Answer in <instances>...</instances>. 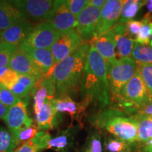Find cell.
<instances>
[{
  "mask_svg": "<svg viewBox=\"0 0 152 152\" xmlns=\"http://www.w3.org/2000/svg\"><path fill=\"white\" fill-rule=\"evenodd\" d=\"M80 93L82 99H88L91 103L98 106L100 110L111 104L106 61L91 46L87 56Z\"/></svg>",
  "mask_w": 152,
  "mask_h": 152,
  "instance_id": "1",
  "label": "cell"
},
{
  "mask_svg": "<svg viewBox=\"0 0 152 152\" xmlns=\"http://www.w3.org/2000/svg\"><path fill=\"white\" fill-rule=\"evenodd\" d=\"M90 45L83 42L69 56L58 63L47 75H51L56 85V97L75 95L80 90L87 56Z\"/></svg>",
  "mask_w": 152,
  "mask_h": 152,
  "instance_id": "2",
  "label": "cell"
},
{
  "mask_svg": "<svg viewBox=\"0 0 152 152\" xmlns=\"http://www.w3.org/2000/svg\"><path fill=\"white\" fill-rule=\"evenodd\" d=\"M89 122L96 130H106L113 137L130 145L137 142V120L115 107L100 110L89 118Z\"/></svg>",
  "mask_w": 152,
  "mask_h": 152,
  "instance_id": "3",
  "label": "cell"
},
{
  "mask_svg": "<svg viewBox=\"0 0 152 152\" xmlns=\"http://www.w3.org/2000/svg\"><path fill=\"white\" fill-rule=\"evenodd\" d=\"M107 78L111 99L121 96L125 85L138 69V64L132 58H124L106 62Z\"/></svg>",
  "mask_w": 152,
  "mask_h": 152,
  "instance_id": "4",
  "label": "cell"
},
{
  "mask_svg": "<svg viewBox=\"0 0 152 152\" xmlns=\"http://www.w3.org/2000/svg\"><path fill=\"white\" fill-rule=\"evenodd\" d=\"M30 21L47 22L52 18L61 1L54 0H16L10 1Z\"/></svg>",
  "mask_w": 152,
  "mask_h": 152,
  "instance_id": "5",
  "label": "cell"
},
{
  "mask_svg": "<svg viewBox=\"0 0 152 152\" xmlns=\"http://www.w3.org/2000/svg\"><path fill=\"white\" fill-rule=\"evenodd\" d=\"M61 34L49 21L39 23L30 34L24 44L39 49H50L58 40Z\"/></svg>",
  "mask_w": 152,
  "mask_h": 152,
  "instance_id": "6",
  "label": "cell"
},
{
  "mask_svg": "<svg viewBox=\"0 0 152 152\" xmlns=\"http://www.w3.org/2000/svg\"><path fill=\"white\" fill-rule=\"evenodd\" d=\"M121 96L137 104L141 109L151 103V99L142 80L139 68L135 75L123 88Z\"/></svg>",
  "mask_w": 152,
  "mask_h": 152,
  "instance_id": "7",
  "label": "cell"
},
{
  "mask_svg": "<svg viewBox=\"0 0 152 152\" xmlns=\"http://www.w3.org/2000/svg\"><path fill=\"white\" fill-rule=\"evenodd\" d=\"M52 104L55 111L58 113H66L71 118L72 121H77L80 127L83 126L82 120L85 115L87 108L91 102L88 99H83L80 102H75L68 95L58 96L52 100Z\"/></svg>",
  "mask_w": 152,
  "mask_h": 152,
  "instance_id": "8",
  "label": "cell"
},
{
  "mask_svg": "<svg viewBox=\"0 0 152 152\" xmlns=\"http://www.w3.org/2000/svg\"><path fill=\"white\" fill-rule=\"evenodd\" d=\"M101 9L87 5L77 18L75 31L84 42H89L96 35Z\"/></svg>",
  "mask_w": 152,
  "mask_h": 152,
  "instance_id": "9",
  "label": "cell"
},
{
  "mask_svg": "<svg viewBox=\"0 0 152 152\" xmlns=\"http://www.w3.org/2000/svg\"><path fill=\"white\" fill-rule=\"evenodd\" d=\"M83 42L75 30L61 35L50 48L54 59V66L73 54Z\"/></svg>",
  "mask_w": 152,
  "mask_h": 152,
  "instance_id": "10",
  "label": "cell"
},
{
  "mask_svg": "<svg viewBox=\"0 0 152 152\" xmlns=\"http://www.w3.org/2000/svg\"><path fill=\"white\" fill-rule=\"evenodd\" d=\"M3 119L10 132L28 128L33 125V119L28 113L26 99L20 100L9 108Z\"/></svg>",
  "mask_w": 152,
  "mask_h": 152,
  "instance_id": "11",
  "label": "cell"
},
{
  "mask_svg": "<svg viewBox=\"0 0 152 152\" xmlns=\"http://www.w3.org/2000/svg\"><path fill=\"white\" fill-rule=\"evenodd\" d=\"M123 2V0L106 1L103 8L101 9L95 37L106 33L118 23Z\"/></svg>",
  "mask_w": 152,
  "mask_h": 152,
  "instance_id": "12",
  "label": "cell"
},
{
  "mask_svg": "<svg viewBox=\"0 0 152 152\" xmlns=\"http://www.w3.org/2000/svg\"><path fill=\"white\" fill-rule=\"evenodd\" d=\"M9 67L18 75L33 76L39 80L43 76L31 57L20 48L13 55Z\"/></svg>",
  "mask_w": 152,
  "mask_h": 152,
  "instance_id": "13",
  "label": "cell"
},
{
  "mask_svg": "<svg viewBox=\"0 0 152 152\" xmlns=\"http://www.w3.org/2000/svg\"><path fill=\"white\" fill-rule=\"evenodd\" d=\"M35 26L33 22L24 19L1 32L0 37L4 42L19 47L26 41Z\"/></svg>",
  "mask_w": 152,
  "mask_h": 152,
  "instance_id": "14",
  "label": "cell"
},
{
  "mask_svg": "<svg viewBox=\"0 0 152 152\" xmlns=\"http://www.w3.org/2000/svg\"><path fill=\"white\" fill-rule=\"evenodd\" d=\"M49 22L61 35L75 30L77 26V18L68 10L65 1H61L59 7L57 8Z\"/></svg>",
  "mask_w": 152,
  "mask_h": 152,
  "instance_id": "15",
  "label": "cell"
},
{
  "mask_svg": "<svg viewBox=\"0 0 152 152\" xmlns=\"http://www.w3.org/2000/svg\"><path fill=\"white\" fill-rule=\"evenodd\" d=\"M89 44L96 49L106 62L117 59L115 37L111 29L102 35L93 37Z\"/></svg>",
  "mask_w": 152,
  "mask_h": 152,
  "instance_id": "16",
  "label": "cell"
},
{
  "mask_svg": "<svg viewBox=\"0 0 152 152\" xmlns=\"http://www.w3.org/2000/svg\"><path fill=\"white\" fill-rule=\"evenodd\" d=\"M19 48L31 57L42 75H47L54 67V59L50 49L35 48L24 43Z\"/></svg>",
  "mask_w": 152,
  "mask_h": 152,
  "instance_id": "17",
  "label": "cell"
},
{
  "mask_svg": "<svg viewBox=\"0 0 152 152\" xmlns=\"http://www.w3.org/2000/svg\"><path fill=\"white\" fill-rule=\"evenodd\" d=\"M115 40L117 58H130L135 41L131 37L125 24L118 23L111 28Z\"/></svg>",
  "mask_w": 152,
  "mask_h": 152,
  "instance_id": "18",
  "label": "cell"
},
{
  "mask_svg": "<svg viewBox=\"0 0 152 152\" xmlns=\"http://www.w3.org/2000/svg\"><path fill=\"white\" fill-rule=\"evenodd\" d=\"M78 129L79 126L76 125L58 131L54 137L50 139L47 149H52L56 152H71Z\"/></svg>",
  "mask_w": 152,
  "mask_h": 152,
  "instance_id": "19",
  "label": "cell"
},
{
  "mask_svg": "<svg viewBox=\"0 0 152 152\" xmlns=\"http://www.w3.org/2000/svg\"><path fill=\"white\" fill-rule=\"evenodd\" d=\"M35 115L37 126L41 131L53 130L61 121V114L55 111L51 100H47L42 109Z\"/></svg>",
  "mask_w": 152,
  "mask_h": 152,
  "instance_id": "20",
  "label": "cell"
},
{
  "mask_svg": "<svg viewBox=\"0 0 152 152\" xmlns=\"http://www.w3.org/2000/svg\"><path fill=\"white\" fill-rule=\"evenodd\" d=\"M24 19L23 15L10 1H0V31H4Z\"/></svg>",
  "mask_w": 152,
  "mask_h": 152,
  "instance_id": "21",
  "label": "cell"
},
{
  "mask_svg": "<svg viewBox=\"0 0 152 152\" xmlns=\"http://www.w3.org/2000/svg\"><path fill=\"white\" fill-rule=\"evenodd\" d=\"M51 138L50 134L47 132L39 131L35 137L16 149L14 152H41L44 149H47Z\"/></svg>",
  "mask_w": 152,
  "mask_h": 152,
  "instance_id": "22",
  "label": "cell"
},
{
  "mask_svg": "<svg viewBox=\"0 0 152 152\" xmlns=\"http://www.w3.org/2000/svg\"><path fill=\"white\" fill-rule=\"evenodd\" d=\"M147 1L142 0H127L123 2L121 16L118 20L119 24H126L137 14L139 11L146 4Z\"/></svg>",
  "mask_w": 152,
  "mask_h": 152,
  "instance_id": "23",
  "label": "cell"
},
{
  "mask_svg": "<svg viewBox=\"0 0 152 152\" xmlns=\"http://www.w3.org/2000/svg\"><path fill=\"white\" fill-rule=\"evenodd\" d=\"M80 152H104V138L99 130L90 131Z\"/></svg>",
  "mask_w": 152,
  "mask_h": 152,
  "instance_id": "24",
  "label": "cell"
},
{
  "mask_svg": "<svg viewBox=\"0 0 152 152\" xmlns=\"http://www.w3.org/2000/svg\"><path fill=\"white\" fill-rule=\"evenodd\" d=\"M137 142L142 143L152 139V119L151 116L137 114Z\"/></svg>",
  "mask_w": 152,
  "mask_h": 152,
  "instance_id": "25",
  "label": "cell"
},
{
  "mask_svg": "<svg viewBox=\"0 0 152 152\" xmlns=\"http://www.w3.org/2000/svg\"><path fill=\"white\" fill-rule=\"evenodd\" d=\"M131 58L137 64H152V48L148 45H142L135 42Z\"/></svg>",
  "mask_w": 152,
  "mask_h": 152,
  "instance_id": "26",
  "label": "cell"
},
{
  "mask_svg": "<svg viewBox=\"0 0 152 152\" xmlns=\"http://www.w3.org/2000/svg\"><path fill=\"white\" fill-rule=\"evenodd\" d=\"M143 26L134 41L142 45H150V37L152 36V16L147 14L142 20Z\"/></svg>",
  "mask_w": 152,
  "mask_h": 152,
  "instance_id": "27",
  "label": "cell"
},
{
  "mask_svg": "<svg viewBox=\"0 0 152 152\" xmlns=\"http://www.w3.org/2000/svg\"><path fill=\"white\" fill-rule=\"evenodd\" d=\"M11 135L14 137L16 142L17 147H21L26 142H29L32 139L35 137L37 134L39 132V129L37 126L33 125L28 128L22 129V130L13 131L10 132Z\"/></svg>",
  "mask_w": 152,
  "mask_h": 152,
  "instance_id": "28",
  "label": "cell"
},
{
  "mask_svg": "<svg viewBox=\"0 0 152 152\" xmlns=\"http://www.w3.org/2000/svg\"><path fill=\"white\" fill-rule=\"evenodd\" d=\"M17 146L8 129L0 127V152H14Z\"/></svg>",
  "mask_w": 152,
  "mask_h": 152,
  "instance_id": "29",
  "label": "cell"
},
{
  "mask_svg": "<svg viewBox=\"0 0 152 152\" xmlns=\"http://www.w3.org/2000/svg\"><path fill=\"white\" fill-rule=\"evenodd\" d=\"M130 146L132 145L115 137H109L104 140V152H122Z\"/></svg>",
  "mask_w": 152,
  "mask_h": 152,
  "instance_id": "30",
  "label": "cell"
},
{
  "mask_svg": "<svg viewBox=\"0 0 152 152\" xmlns=\"http://www.w3.org/2000/svg\"><path fill=\"white\" fill-rule=\"evenodd\" d=\"M18 74L9 66L0 69V84L9 90L18 80Z\"/></svg>",
  "mask_w": 152,
  "mask_h": 152,
  "instance_id": "31",
  "label": "cell"
},
{
  "mask_svg": "<svg viewBox=\"0 0 152 152\" xmlns=\"http://www.w3.org/2000/svg\"><path fill=\"white\" fill-rule=\"evenodd\" d=\"M18 46L4 42L0 49V69L8 67L13 55L18 50Z\"/></svg>",
  "mask_w": 152,
  "mask_h": 152,
  "instance_id": "32",
  "label": "cell"
},
{
  "mask_svg": "<svg viewBox=\"0 0 152 152\" xmlns=\"http://www.w3.org/2000/svg\"><path fill=\"white\" fill-rule=\"evenodd\" d=\"M20 100L21 99L15 95L9 89L0 84V103L9 109L18 103Z\"/></svg>",
  "mask_w": 152,
  "mask_h": 152,
  "instance_id": "33",
  "label": "cell"
},
{
  "mask_svg": "<svg viewBox=\"0 0 152 152\" xmlns=\"http://www.w3.org/2000/svg\"><path fill=\"white\" fill-rule=\"evenodd\" d=\"M137 64L142 80L147 87L152 102V64Z\"/></svg>",
  "mask_w": 152,
  "mask_h": 152,
  "instance_id": "34",
  "label": "cell"
},
{
  "mask_svg": "<svg viewBox=\"0 0 152 152\" xmlns=\"http://www.w3.org/2000/svg\"><path fill=\"white\" fill-rule=\"evenodd\" d=\"M65 1L68 10L76 18H77L89 3V0H68Z\"/></svg>",
  "mask_w": 152,
  "mask_h": 152,
  "instance_id": "35",
  "label": "cell"
},
{
  "mask_svg": "<svg viewBox=\"0 0 152 152\" xmlns=\"http://www.w3.org/2000/svg\"><path fill=\"white\" fill-rule=\"evenodd\" d=\"M10 90L20 99H28L29 95L33 94L32 91L28 90L27 87L24 86L18 80L11 87Z\"/></svg>",
  "mask_w": 152,
  "mask_h": 152,
  "instance_id": "36",
  "label": "cell"
},
{
  "mask_svg": "<svg viewBox=\"0 0 152 152\" xmlns=\"http://www.w3.org/2000/svg\"><path fill=\"white\" fill-rule=\"evenodd\" d=\"M125 26H126L127 30H128L129 34L131 36L135 35L137 37V35L140 33L142 26H143V23H142V20H132L127 23Z\"/></svg>",
  "mask_w": 152,
  "mask_h": 152,
  "instance_id": "37",
  "label": "cell"
},
{
  "mask_svg": "<svg viewBox=\"0 0 152 152\" xmlns=\"http://www.w3.org/2000/svg\"><path fill=\"white\" fill-rule=\"evenodd\" d=\"M140 150L141 152H152V139L147 140V142L140 143Z\"/></svg>",
  "mask_w": 152,
  "mask_h": 152,
  "instance_id": "38",
  "label": "cell"
},
{
  "mask_svg": "<svg viewBox=\"0 0 152 152\" xmlns=\"http://www.w3.org/2000/svg\"><path fill=\"white\" fill-rule=\"evenodd\" d=\"M106 2V0H89L88 5L94 7L95 8L102 9Z\"/></svg>",
  "mask_w": 152,
  "mask_h": 152,
  "instance_id": "39",
  "label": "cell"
},
{
  "mask_svg": "<svg viewBox=\"0 0 152 152\" xmlns=\"http://www.w3.org/2000/svg\"><path fill=\"white\" fill-rule=\"evenodd\" d=\"M138 114L147 115V116H152V102L142 108Z\"/></svg>",
  "mask_w": 152,
  "mask_h": 152,
  "instance_id": "40",
  "label": "cell"
},
{
  "mask_svg": "<svg viewBox=\"0 0 152 152\" xmlns=\"http://www.w3.org/2000/svg\"><path fill=\"white\" fill-rule=\"evenodd\" d=\"M7 111H8V108L6 107L1 103H0V120L3 119L4 118Z\"/></svg>",
  "mask_w": 152,
  "mask_h": 152,
  "instance_id": "41",
  "label": "cell"
},
{
  "mask_svg": "<svg viewBox=\"0 0 152 152\" xmlns=\"http://www.w3.org/2000/svg\"><path fill=\"white\" fill-rule=\"evenodd\" d=\"M146 7H147L148 13L150 15L152 16V0H148L146 1Z\"/></svg>",
  "mask_w": 152,
  "mask_h": 152,
  "instance_id": "42",
  "label": "cell"
},
{
  "mask_svg": "<svg viewBox=\"0 0 152 152\" xmlns=\"http://www.w3.org/2000/svg\"><path fill=\"white\" fill-rule=\"evenodd\" d=\"M122 152H132V146H130V147H128V149H126L124 151H122Z\"/></svg>",
  "mask_w": 152,
  "mask_h": 152,
  "instance_id": "43",
  "label": "cell"
},
{
  "mask_svg": "<svg viewBox=\"0 0 152 152\" xmlns=\"http://www.w3.org/2000/svg\"><path fill=\"white\" fill-rule=\"evenodd\" d=\"M3 43H4V41H3V39H1V37H0V49H1V46H2Z\"/></svg>",
  "mask_w": 152,
  "mask_h": 152,
  "instance_id": "44",
  "label": "cell"
},
{
  "mask_svg": "<svg viewBox=\"0 0 152 152\" xmlns=\"http://www.w3.org/2000/svg\"><path fill=\"white\" fill-rule=\"evenodd\" d=\"M150 45H151V47H152V36H151V40H150Z\"/></svg>",
  "mask_w": 152,
  "mask_h": 152,
  "instance_id": "45",
  "label": "cell"
},
{
  "mask_svg": "<svg viewBox=\"0 0 152 152\" xmlns=\"http://www.w3.org/2000/svg\"><path fill=\"white\" fill-rule=\"evenodd\" d=\"M1 31H0V35H1Z\"/></svg>",
  "mask_w": 152,
  "mask_h": 152,
  "instance_id": "46",
  "label": "cell"
},
{
  "mask_svg": "<svg viewBox=\"0 0 152 152\" xmlns=\"http://www.w3.org/2000/svg\"><path fill=\"white\" fill-rule=\"evenodd\" d=\"M151 119H152V116H151Z\"/></svg>",
  "mask_w": 152,
  "mask_h": 152,
  "instance_id": "47",
  "label": "cell"
}]
</instances>
